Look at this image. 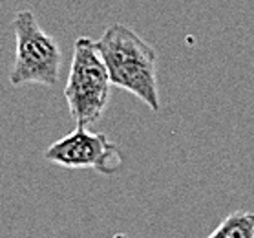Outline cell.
I'll list each match as a JSON object with an SVG mask.
<instances>
[{"mask_svg":"<svg viewBox=\"0 0 254 238\" xmlns=\"http://www.w3.org/2000/svg\"><path fill=\"white\" fill-rule=\"evenodd\" d=\"M207 238H254V213L234 211Z\"/></svg>","mask_w":254,"mask_h":238,"instance_id":"obj_5","label":"cell"},{"mask_svg":"<svg viewBox=\"0 0 254 238\" xmlns=\"http://www.w3.org/2000/svg\"><path fill=\"white\" fill-rule=\"evenodd\" d=\"M110 77L95 41L79 37L73 42L68 81L64 86V99L77 127H90L99 121L110 103Z\"/></svg>","mask_w":254,"mask_h":238,"instance_id":"obj_2","label":"cell"},{"mask_svg":"<svg viewBox=\"0 0 254 238\" xmlns=\"http://www.w3.org/2000/svg\"><path fill=\"white\" fill-rule=\"evenodd\" d=\"M114 238H128L125 233H117V235H114Z\"/></svg>","mask_w":254,"mask_h":238,"instance_id":"obj_6","label":"cell"},{"mask_svg":"<svg viewBox=\"0 0 254 238\" xmlns=\"http://www.w3.org/2000/svg\"><path fill=\"white\" fill-rule=\"evenodd\" d=\"M44 158L59 167L93 168L104 176H116L123 168L119 147L106 134L90 132L88 127H75V130L52 143Z\"/></svg>","mask_w":254,"mask_h":238,"instance_id":"obj_4","label":"cell"},{"mask_svg":"<svg viewBox=\"0 0 254 238\" xmlns=\"http://www.w3.org/2000/svg\"><path fill=\"white\" fill-rule=\"evenodd\" d=\"M11 28L15 33V63L9 72V84L55 86L63 68V52L55 37L41 28L29 9L15 15Z\"/></svg>","mask_w":254,"mask_h":238,"instance_id":"obj_3","label":"cell"},{"mask_svg":"<svg viewBox=\"0 0 254 238\" xmlns=\"http://www.w3.org/2000/svg\"><path fill=\"white\" fill-rule=\"evenodd\" d=\"M108 70L112 86L141 99L152 112H159L156 50L125 24H112L95 41Z\"/></svg>","mask_w":254,"mask_h":238,"instance_id":"obj_1","label":"cell"}]
</instances>
